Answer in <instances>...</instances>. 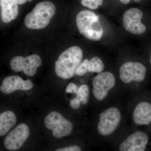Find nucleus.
I'll return each mask as SVG.
<instances>
[{
  "instance_id": "f8f14e48",
  "label": "nucleus",
  "mask_w": 151,
  "mask_h": 151,
  "mask_svg": "<svg viewBox=\"0 0 151 151\" xmlns=\"http://www.w3.org/2000/svg\"><path fill=\"white\" fill-rule=\"evenodd\" d=\"M29 134V129L27 124H19L6 137L4 141L5 147L9 151L19 150L24 145Z\"/></svg>"
},
{
  "instance_id": "aec40b11",
  "label": "nucleus",
  "mask_w": 151,
  "mask_h": 151,
  "mask_svg": "<svg viewBox=\"0 0 151 151\" xmlns=\"http://www.w3.org/2000/svg\"><path fill=\"white\" fill-rule=\"evenodd\" d=\"M78 87L76 84L73 82L69 83L65 89V92L68 94H75L76 95Z\"/></svg>"
},
{
  "instance_id": "393cba45",
  "label": "nucleus",
  "mask_w": 151,
  "mask_h": 151,
  "mask_svg": "<svg viewBox=\"0 0 151 151\" xmlns=\"http://www.w3.org/2000/svg\"><path fill=\"white\" fill-rule=\"evenodd\" d=\"M146 130L148 132L149 134H150V136L151 139V124L148 127H147L145 128Z\"/></svg>"
},
{
  "instance_id": "9b49d317",
  "label": "nucleus",
  "mask_w": 151,
  "mask_h": 151,
  "mask_svg": "<svg viewBox=\"0 0 151 151\" xmlns=\"http://www.w3.org/2000/svg\"><path fill=\"white\" fill-rule=\"evenodd\" d=\"M42 64L40 57L33 54L26 57L17 56L12 58L10 61L11 69L15 72L23 70L24 73L28 76L35 75L37 68Z\"/></svg>"
},
{
  "instance_id": "39448f33",
  "label": "nucleus",
  "mask_w": 151,
  "mask_h": 151,
  "mask_svg": "<svg viewBox=\"0 0 151 151\" xmlns=\"http://www.w3.org/2000/svg\"><path fill=\"white\" fill-rule=\"evenodd\" d=\"M84 58L80 47L73 46L63 52L55 62V72L62 79H70L76 76V71Z\"/></svg>"
},
{
  "instance_id": "1a4fd4ad",
  "label": "nucleus",
  "mask_w": 151,
  "mask_h": 151,
  "mask_svg": "<svg viewBox=\"0 0 151 151\" xmlns=\"http://www.w3.org/2000/svg\"><path fill=\"white\" fill-rule=\"evenodd\" d=\"M44 124L47 129L52 131L53 137L57 139L70 136L74 129L73 122L56 111H52L47 115Z\"/></svg>"
},
{
  "instance_id": "4be33fe9",
  "label": "nucleus",
  "mask_w": 151,
  "mask_h": 151,
  "mask_svg": "<svg viewBox=\"0 0 151 151\" xmlns=\"http://www.w3.org/2000/svg\"><path fill=\"white\" fill-rule=\"evenodd\" d=\"M145 61L146 63L148 66L149 69H150V71L151 72V51L149 54L148 56L147 57V60Z\"/></svg>"
},
{
  "instance_id": "dca6fc26",
  "label": "nucleus",
  "mask_w": 151,
  "mask_h": 151,
  "mask_svg": "<svg viewBox=\"0 0 151 151\" xmlns=\"http://www.w3.org/2000/svg\"><path fill=\"white\" fill-rule=\"evenodd\" d=\"M17 122V116L13 111H7L0 113V137L5 135Z\"/></svg>"
},
{
  "instance_id": "b1692460",
  "label": "nucleus",
  "mask_w": 151,
  "mask_h": 151,
  "mask_svg": "<svg viewBox=\"0 0 151 151\" xmlns=\"http://www.w3.org/2000/svg\"><path fill=\"white\" fill-rule=\"evenodd\" d=\"M120 2L125 5L129 4L131 2V0H119Z\"/></svg>"
},
{
  "instance_id": "4468645a",
  "label": "nucleus",
  "mask_w": 151,
  "mask_h": 151,
  "mask_svg": "<svg viewBox=\"0 0 151 151\" xmlns=\"http://www.w3.org/2000/svg\"><path fill=\"white\" fill-rule=\"evenodd\" d=\"M105 64L100 57L95 55L83 60L76 71V75L82 76L87 73H101L105 70Z\"/></svg>"
},
{
  "instance_id": "7ed1b4c3",
  "label": "nucleus",
  "mask_w": 151,
  "mask_h": 151,
  "mask_svg": "<svg viewBox=\"0 0 151 151\" xmlns=\"http://www.w3.org/2000/svg\"><path fill=\"white\" fill-rule=\"evenodd\" d=\"M150 72L145 61L131 59L120 63L116 74L125 94H131L147 88Z\"/></svg>"
},
{
  "instance_id": "f257e3e1",
  "label": "nucleus",
  "mask_w": 151,
  "mask_h": 151,
  "mask_svg": "<svg viewBox=\"0 0 151 151\" xmlns=\"http://www.w3.org/2000/svg\"><path fill=\"white\" fill-rule=\"evenodd\" d=\"M127 103L122 100L93 110L89 141L94 147L114 150L128 128Z\"/></svg>"
},
{
  "instance_id": "6e6552de",
  "label": "nucleus",
  "mask_w": 151,
  "mask_h": 151,
  "mask_svg": "<svg viewBox=\"0 0 151 151\" xmlns=\"http://www.w3.org/2000/svg\"><path fill=\"white\" fill-rule=\"evenodd\" d=\"M55 12L56 7L53 3L49 1L40 2L26 16L25 25L30 29H43L49 24Z\"/></svg>"
},
{
  "instance_id": "423d86ee",
  "label": "nucleus",
  "mask_w": 151,
  "mask_h": 151,
  "mask_svg": "<svg viewBox=\"0 0 151 151\" xmlns=\"http://www.w3.org/2000/svg\"><path fill=\"white\" fill-rule=\"evenodd\" d=\"M151 150V139L145 129L132 128L127 130L114 150L119 151H145Z\"/></svg>"
},
{
  "instance_id": "2eb2a0df",
  "label": "nucleus",
  "mask_w": 151,
  "mask_h": 151,
  "mask_svg": "<svg viewBox=\"0 0 151 151\" xmlns=\"http://www.w3.org/2000/svg\"><path fill=\"white\" fill-rule=\"evenodd\" d=\"M2 21L9 23L17 18L19 14L17 4L13 0H0Z\"/></svg>"
},
{
  "instance_id": "a211bd4d",
  "label": "nucleus",
  "mask_w": 151,
  "mask_h": 151,
  "mask_svg": "<svg viewBox=\"0 0 151 151\" xmlns=\"http://www.w3.org/2000/svg\"><path fill=\"white\" fill-rule=\"evenodd\" d=\"M81 4L84 7L92 10L97 9L99 7L95 0H81Z\"/></svg>"
},
{
  "instance_id": "0eeeda50",
  "label": "nucleus",
  "mask_w": 151,
  "mask_h": 151,
  "mask_svg": "<svg viewBox=\"0 0 151 151\" xmlns=\"http://www.w3.org/2000/svg\"><path fill=\"white\" fill-rule=\"evenodd\" d=\"M76 21L78 32L87 39L98 41L103 37L104 29L99 16L94 12L87 10L80 11Z\"/></svg>"
},
{
  "instance_id": "20e7f679",
  "label": "nucleus",
  "mask_w": 151,
  "mask_h": 151,
  "mask_svg": "<svg viewBox=\"0 0 151 151\" xmlns=\"http://www.w3.org/2000/svg\"><path fill=\"white\" fill-rule=\"evenodd\" d=\"M130 127L141 128L151 124V91L147 88L129 94L127 103Z\"/></svg>"
},
{
  "instance_id": "5701e85b",
  "label": "nucleus",
  "mask_w": 151,
  "mask_h": 151,
  "mask_svg": "<svg viewBox=\"0 0 151 151\" xmlns=\"http://www.w3.org/2000/svg\"><path fill=\"white\" fill-rule=\"evenodd\" d=\"M18 5L23 4L27 1L28 0H13Z\"/></svg>"
},
{
  "instance_id": "6ab92c4d",
  "label": "nucleus",
  "mask_w": 151,
  "mask_h": 151,
  "mask_svg": "<svg viewBox=\"0 0 151 151\" xmlns=\"http://www.w3.org/2000/svg\"><path fill=\"white\" fill-rule=\"evenodd\" d=\"M83 150L80 146L77 145H71L57 149L56 151H81Z\"/></svg>"
},
{
  "instance_id": "ddd939ff",
  "label": "nucleus",
  "mask_w": 151,
  "mask_h": 151,
  "mask_svg": "<svg viewBox=\"0 0 151 151\" xmlns=\"http://www.w3.org/2000/svg\"><path fill=\"white\" fill-rule=\"evenodd\" d=\"M33 84L29 79L23 80L17 76H10L4 79L0 90L4 94H9L17 90L27 91L32 89Z\"/></svg>"
},
{
  "instance_id": "a878e982",
  "label": "nucleus",
  "mask_w": 151,
  "mask_h": 151,
  "mask_svg": "<svg viewBox=\"0 0 151 151\" xmlns=\"http://www.w3.org/2000/svg\"><path fill=\"white\" fill-rule=\"evenodd\" d=\"M142 1V0H133V1H134L136 3L140 2Z\"/></svg>"
},
{
  "instance_id": "9d476101",
  "label": "nucleus",
  "mask_w": 151,
  "mask_h": 151,
  "mask_svg": "<svg viewBox=\"0 0 151 151\" xmlns=\"http://www.w3.org/2000/svg\"><path fill=\"white\" fill-rule=\"evenodd\" d=\"M142 11L137 8H131L124 13L123 24L127 31L136 35H142L147 31L145 25L142 22Z\"/></svg>"
},
{
  "instance_id": "f3484780",
  "label": "nucleus",
  "mask_w": 151,
  "mask_h": 151,
  "mask_svg": "<svg viewBox=\"0 0 151 151\" xmlns=\"http://www.w3.org/2000/svg\"><path fill=\"white\" fill-rule=\"evenodd\" d=\"M91 87L87 84H82L78 87L76 97L80 101L81 105L86 106L90 103Z\"/></svg>"
},
{
  "instance_id": "412c9836",
  "label": "nucleus",
  "mask_w": 151,
  "mask_h": 151,
  "mask_svg": "<svg viewBox=\"0 0 151 151\" xmlns=\"http://www.w3.org/2000/svg\"><path fill=\"white\" fill-rule=\"evenodd\" d=\"M69 105L71 109L76 110L79 109L81 107V104L80 101L76 97L70 100L69 102Z\"/></svg>"
},
{
  "instance_id": "f03ea898",
  "label": "nucleus",
  "mask_w": 151,
  "mask_h": 151,
  "mask_svg": "<svg viewBox=\"0 0 151 151\" xmlns=\"http://www.w3.org/2000/svg\"><path fill=\"white\" fill-rule=\"evenodd\" d=\"M91 86L90 104L93 110L122 100L125 94L117 74L111 70L97 73L92 79Z\"/></svg>"
}]
</instances>
